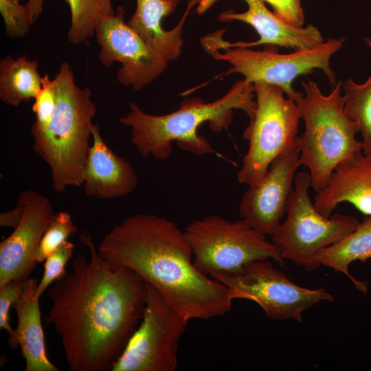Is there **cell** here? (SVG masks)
<instances>
[{
  "label": "cell",
  "mask_w": 371,
  "mask_h": 371,
  "mask_svg": "<svg viewBox=\"0 0 371 371\" xmlns=\"http://www.w3.org/2000/svg\"><path fill=\"white\" fill-rule=\"evenodd\" d=\"M80 241L89 258L74 257L71 270L49 289L44 322L59 336L69 370L109 371L142 321L146 282L127 267H111L89 232Z\"/></svg>",
  "instance_id": "obj_1"
},
{
  "label": "cell",
  "mask_w": 371,
  "mask_h": 371,
  "mask_svg": "<svg viewBox=\"0 0 371 371\" xmlns=\"http://www.w3.org/2000/svg\"><path fill=\"white\" fill-rule=\"evenodd\" d=\"M100 256L113 267H127L153 286L188 322L224 315L232 307L227 286L194 265L190 245L171 221L137 214L101 240Z\"/></svg>",
  "instance_id": "obj_2"
},
{
  "label": "cell",
  "mask_w": 371,
  "mask_h": 371,
  "mask_svg": "<svg viewBox=\"0 0 371 371\" xmlns=\"http://www.w3.org/2000/svg\"><path fill=\"white\" fill-rule=\"evenodd\" d=\"M254 95V84L243 78L214 102L188 98L181 102L179 109L165 115L146 113L136 102H131L129 112L118 121L131 127V142L144 157L168 159L174 141L179 148L193 154H210L214 150L208 141L198 134L199 126L207 122L214 132L227 130L234 109L243 111L251 118L256 104Z\"/></svg>",
  "instance_id": "obj_3"
},
{
  "label": "cell",
  "mask_w": 371,
  "mask_h": 371,
  "mask_svg": "<svg viewBox=\"0 0 371 371\" xmlns=\"http://www.w3.org/2000/svg\"><path fill=\"white\" fill-rule=\"evenodd\" d=\"M57 105L49 124L31 128L33 149L49 166L56 193L81 186L97 106L88 88L79 87L69 63H62L53 79Z\"/></svg>",
  "instance_id": "obj_4"
},
{
  "label": "cell",
  "mask_w": 371,
  "mask_h": 371,
  "mask_svg": "<svg viewBox=\"0 0 371 371\" xmlns=\"http://www.w3.org/2000/svg\"><path fill=\"white\" fill-rule=\"evenodd\" d=\"M304 93L296 100L305 123L302 136L295 139L300 164L309 170L311 187L316 192L324 188L334 170L341 162L361 152L356 139L359 127L344 111L341 81L324 95L316 82H302Z\"/></svg>",
  "instance_id": "obj_5"
},
{
  "label": "cell",
  "mask_w": 371,
  "mask_h": 371,
  "mask_svg": "<svg viewBox=\"0 0 371 371\" xmlns=\"http://www.w3.org/2000/svg\"><path fill=\"white\" fill-rule=\"evenodd\" d=\"M223 31H216L203 36V49L214 59L231 65L225 74L238 73L251 83L262 82L280 87L286 97L296 100L303 93L295 91L293 82L299 76L321 69L330 83L335 85L336 76L330 60L341 48L344 38H328L313 48L297 49L289 54H280L276 47L265 50L249 47H229L223 38Z\"/></svg>",
  "instance_id": "obj_6"
},
{
  "label": "cell",
  "mask_w": 371,
  "mask_h": 371,
  "mask_svg": "<svg viewBox=\"0 0 371 371\" xmlns=\"http://www.w3.org/2000/svg\"><path fill=\"white\" fill-rule=\"evenodd\" d=\"M183 233L194 265L210 277L236 275L256 260L271 258L284 263L278 247L243 218L231 221L212 214L192 221Z\"/></svg>",
  "instance_id": "obj_7"
},
{
  "label": "cell",
  "mask_w": 371,
  "mask_h": 371,
  "mask_svg": "<svg viewBox=\"0 0 371 371\" xmlns=\"http://www.w3.org/2000/svg\"><path fill=\"white\" fill-rule=\"evenodd\" d=\"M309 173L299 172L286 207V218L271 236L282 258L314 271L320 265L317 258L325 248L340 241L358 225L357 218L341 214L326 217L320 214L308 195Z\"/></svg>",
  "instance_id": "obj_8"
},
{
  "label": "cell",
  "mask_w": 371,
  "mask_h": 371,
  "mask_svg": "<svg viewBox=\"0 0 371 371\" xmlns=\"http://www.w3.org/2000/svg\"><path fill=\"white\" fill-rule=\"evenodd\" d=\"M256 109L243 137L249 148L237 173L240 183L252 186L266 175L271 162L295 146L301 118L296 102L276 85L254 83Z\"/></svg>",
  "instance_id": "obj_9"
},
{
  "label": "cell",
  "mask_w": 371,
  "mask_h": 371,
  "mask_svg": "<svg viewBox=\"0 0 371 371\" xmlns=\"http://www.w3.org/2000/svg\"><path fill=\"white\" fill-rule=\"evenodd\" d=\"M142 321L111 371H174L179 344L188 324L152 285Z\"/></svg>",
  "instance_id": "obj_10"
},
{
  "label": "cell",
  "mask_w": 371,
  "mask_h": 371,
  "mask_svg": "<svg viewBox=\"0 0 371 371\" xmlns=\"http://www.w3.org/2000/svg\"><path fill=\"white\" fill-rule=\"evenodd\" d=\"M211 278L227 286L232 300L255 302L272 319L301 322L305 310L321 301L334 300L324 288L311 289L293 283L267 260L252 262L236 275L217 273Z\"/></svg>",
  "instance_id": "obj_11"
},
{
  "label": "cell",
  "mask_w": 371,
  "mask_h": 371,
  "mask_svg": "<svg viewBox=\"0 0 371 371\" xmlns=\"http://www.w3.org/2000/svg\"><path fill=\"white\" fill-rule=\"evenodd\" d=\"M124 9L118 7L97 24L94 35L100 46L99 60L105 67L120 63L118 82L141 91L165 71L169 62L124 21Z\"/></svg>",
  "instance_id": "obj_12"
},
{
  "label": "cell",
  "mask_w": 371,
  "mask_h": 371,
  "mask_svg": "<svg viewBox=\"0 0 371 371\" xmlns=\"http://www.w3.org/2000/svg\"><path fill=\"white\" fill-rule=\"evenodd\" d=\"M299 159L295 145L271 162L263 178L243 194L238 205L241 218L266 235L274 233L286 212Z\"/></svg>",
  "instance_id": "obj_13"
},
{
  "label": "cell",
  "mask_w": 371,
  "mask_h": 371,
  "mask_svg": "<svg viewBox=\"0 0 371 371\" xmlns=\"http://www.w3.org/2000/svg\"><path fill=\"white\" fill-rule=\"evenodd\" d=\"M17 199L25 210L20 223L0 243V286L29 278L37 265L34 254L55 214L49 199L36 191L25 190Z\"/></svg>",
  "instance_id": "obj_14"
},
{
  "label": "cell",
  "mask_w": 371,
  "mask_h": 371,
  "mask_svg": "<svg viewBox=\"0 0 371 371\" xmlns=\"http://www.w3.org/2000/svg\"><path fill=\"white\" fill-rule=\"evenodd\" d=\"M217 0H199L196 12L201 14ZM247 10L243 12L227 10L221 13L218 19L221 21H239L251 25L259 38L251 42L238 41L229 47H251L260 45L292 48L294 50L306 49L317 46L324 41L319 30L313 25L296 27L281 19L271 12L262 0H244Z\"/></svg>",
  "instance_id": "obj_15"
},
{
  "label": "cell",
  "mask_w": 371,
  "mask_h": 371,
  "mask_svg": "<svg viewBox=\"0 0 371 371\" xmlns=\"http://www.w3.org/2000/svg\"><path fill=\"white\" fill-rule=\"evenodd\" d=\"M91 145L83 173L85 194L100 199L125 196L137 186L132 165L105 143L98 124H93Z\"/></svg>",
  "instance_id": "obj_16"
},
{
  "label": "cell",
  "mask_w": 371,
  "mask_h": 371,
  "mask_svg": "<svg viewBox=\"0 0 371 371\" xmlns=\"http://www.w3.org/2000/svg\"><path fill=\"white\" fill-rule=\"evenodd\" d=\"M344 202L371 216V154L357 153L337 166L326 186L315 194L313 204L320 214L329 217Z\"/></svg>",
  "instance_id": "obj_17"
},
{
  "label": "cell",
  "mask_w": 371,
  "mask_h": 371,
  "mask_svg": "<svg viewBox=\"0 0 371 371\" xmlns=\"http://www.w3.org/2000/svg\"><path fill=\"white\" fill-rule=\"evenodd\" d=\"M38 284L36 279L27 278L20 297L12 304L17 325L9 335L8 345L11 350L21 348L25 371H58L47 355L39 297L36 293Z\"/></svg>",
  "instance_id": "obj_18"
},
{
  "label": "cell",
  "mask_w": 371,
  "mask_h": 371,
  "mask_svg": "<svg viewBox=\"0 0 371 371\" xmlns=\"http://www.w3.org/2000/svg\"><path fill=\"white\" fill-rule=\"evenodd\" d=\"M181 0H136V10L127 24L168 62L176 60L183 45V27L199 0H188L186 9L174 28H163L162 19L170 15Z\"/></svg>",
  "instance_id": "obj_19"
},
{
  "label": "cell",
  "mask_w": 371,
  "mask_h": 371,
  "mask_svg": "<svg viewBox=\"0 0 371 371\" xmlns=\"http://www.w3.org/2000/svg\"><path fill=\"white\" fill-rule=\"evenodd\" d=\"M371 259V216L366 217L357 228L340 241L323 249L318 255L319 265L346 275L357 291L366 294L368 284L355 278L348 271L349 265L356 260L366 262Z\"/></svg>",
  "instance_id": "obj_20"
},
{
  "label": "cell",
  "mask_w": 371,
  "mask_h": 371,
  "mask_svg": "<svg viewBox=\"0 0 371 371\" xmlns=\"http://www.w3.org/2000/svg\"><path fill=\"white\" fill-rule=\"evenodd\" d=\"M42 77L36 60H30L25 55L16 58L7 55L0 61V99L14 106L34 99L41 89Z\"/></svg>",
  "instance_id": "obj_21"
},
{
  "label": "cell",
  "mask_w": 371,
  "mask_h": 371,
  "mask_svg": "<svg viewBox=\"0 0 371 371\" xmlns=\"http://www.w3.org/2000/svg\"><path fill=\"white\" fill-rule=\"evenodd\" d=\"M371 52V39L365 38ZM344 91V111L356 122L362 137V153L371 154V74L363 83L348 78L342 85Z\"/></svg>",
  "instance_id": "obj_22"
},
{
  "label": "cell",
  "mask_w": 371,
  "mask_h": 371,
  "mask_svg": "<svg viewBox=\"0 0 371 371\" xmlns=\"http://www.w3.org/2000/svg\"><path fill=\"white\" fill-rule=\"evenodd\" d=\"M71 13L68 41L75 45L85 43L94 35L99 21L114 14L111 0H66Z\"/></svg>",
  "instance_id": "obj_23"
},
{
  "label": "cell",
  "mask_w": 371,
  "mask_h": 371,
  "mask_svg": "<svg viewBox=\"0 0 371 371\" xmlns=\"http://www.w3.org/2000/svg\"><path fill=\"white\" fill-rule=\"evenodd\" d=\"M77 231L78 228L74 224L69 212L61 211L55 213L34 254V261L36 264L44 261Z\"/></svg>",
  "instance_id": "obj_24"
},
{
  "label": "cell",
  "mask_w": 371,
  "mask_h": 371,
  "mask_svg": "<svg viewBox=\"0 0 371 371\" xmlns=\"http://www.w3.org/2000/svg\"><path fill=\"white\" fill-rule=\"evenodd\" d=\"M0 12L7 36L12 38L23 37L34 23L25 4L21 0H0Z\"/></svg>",
  "instance_id": "obj_25"
},
{
  "label": "cell",
  "mask_w": 371,
  "mask_h": 371,
  "mask_svg": "<svg viewBox=\"0 0 371 371\" xmlns=\"http://www.w3.org/2000/svg\"><path fill=\"white\" fill-rule=\"evenodd\" d=\"M74 244L67 240L46 258L43 274L36 289L37 297H40L52 282L60 279L67 273L65 265L70 259L74 258Z\"/></svg>",
  "instance_id": "obj_26"
},
{
  "label": "cell",
  "mask_w": 371,
  "mask_h": 371,
  "mask_svg": "<svg viewBox=\"0 0 371 371\" xmlns=\"http://www.w3.org/2000/svg\"><path fill=\"white\" fill-rule=\"evenodd\" d=\"M57 105V97L54 80L45 74L42 77L41 87L32 105V111L36 115L32 126L34 128L45 127L51 120Z\"/></svg>",
  "instance_id": "obj_27"
},
{
  "label": "cell",
  "mask_w": 371,
  "mask_h": 371,
  "mask_svg": "<svg viewBox=\"0 0 371 371\" xmlns=\"http://www.w3.org/2000/svg\"><path fill=\"white\" fill-rule=\"evenodd\" d=\"M26 280H12L0 286V328L8 335L13 331L9 322V311L20 297Z\"/></svg>",
  "instance_id": "obj_28"
},
{
  "label": "cell",
  "mask_w": 371,
  "mask_h": 371,
  "mask_svg": "<svg viewBox=\"0 0 371 371\" xmlns=\"http://www.w3.org/2000/svg\"><path fill=\"white\" fill-rule=\"evenodd\" d=\"M273 8V13L286 23L302 27L304 23V14L301 0H262Z\"/></svg>",
  "instance_id": "obj_29"
},
{
  "label": "cell",
  "mask_w": 371,
  "mask_h": 371,
  "mask_svg": "<svg viewBox=\"0 0 371 371\" xmlns=\"http://www.w3.org/2000/svg\"><path fill=\"white\" fill-rule=\"evenodd\" d=\"M23 203L17 199L16 205L12 210L0 214V225L15 228L20 223L24 213Z\"/></svg>",
  "instance_id": "obj_30"
},
{
  "label": "cell",
  "mask_w": 371,
  "mask_h": 371,
  "mask_svg": "<svg viewBox=\"0 0 371 371\" xmlns=\"http://www.w3.org/2000/svg\"><path fill=\"white\" fill-rule=\"evenodd\" d=\"M45 0H27L25 3L31 19L34 22L42 13Z\"/></svg>",
  "instance_id": "obj_31"
}]
</instances>
